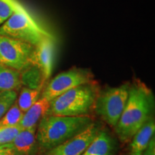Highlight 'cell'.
I'll use <instances>...</instances> for the list:
<instances>
[{
    "label": "cell",
    "instance_id": "cell-1",
    "mask_svg": "<svg viewBox=\"0 0 155 155\" xmlns=\"http://www.w3.org/2000/svg\"><path fill=\"white\" fill-rule=\"evenodd\" d=\"M154 107L152 91L141 81H134L129 87L124 109L115 127L120 141H130L136 132L152 117Z\"/></svg>",
    "mask_w": 155,
    "mask_h": 155
},
{
    "label": "cell",
    "instance_id": "cell-2",
    "mask_svg": "<svg viewBox=\"0 0 155 155\" xmlns=\"http://www.w3.org/2000/svg\"><path fill=\"white\" fill-rule=\"evenodd\" d=\"M93 119L88 116H63L45 114L40 120L36 141L42 150L48 151L84 130Z\"/></svg>",
    "mask_w": 155,
    "mask_h": 155
},
{
    "label": "cell",
    "instance_id": "cell-3",
    "mask_svg": "<svg viewBox=\"0 0 155 155\" xmlns=\"http://www.w3.org/2000/svg\"><path fill=\"white\" fill-rule=\"evenodd\" d=\"M99 93L94 81L81 85L50 101L48 115L63 116H86L94 106Z\"/></svg>",
    "mask_w": 155,
    "mask_h": 155
},
{
    "label": "cell",
    "instance_id": "cell-4",
    "mask_svg": "<svg viewBox=\"0 0 155 155\" xmlns=\"http://www.w3.org/2000/svg\"><path fill=\"white\" fill-rule=\"evenodd\" d=\"M0 35L37 45L51 35L40 28L24 7L17 9L0 27Z\"/></svg>",
    "mask_w": 155,
    "mask_h": 155
},
{
    "label": "cell",
    "instance_id": "cell-5",
    "mask_svg": "<svg viewBox=\"0 0 155 155\" xmlns=\"http://www.w3.org/2000/svg\"><path fill=\"white\" fill-rule=\"evenodd\" d=\"M130 83H124L117 87H107L99 91L94 107L96 113L108 125L117 124L124 109L129 96Z\"/></svg>",
    "mask_w": 155,
    "mask_h": 155
},
{
    "label": "cell",
    "instance_id": "cell-6",
    "mask_svg": "<svg viewBox=\"0 0 155 155\" xmlns=\"http://www.w3.org/2000/svg\"><path fill=\"white\" fill-rule=\"evenodd\" d=\"M94 81V75L88 68L73 67L53 78L43 88L41 97L48 101L81 85Z\"/></svg>",
    "mask_w": 155,
    "mask_h": 155
},
{
    "label": "cell",
    "instance_id": "cell-7",
    "mask_svg": "<svg viewBox=\"0 0 155 155\" xmlns=\"http://www.w3.org/2000/svg\"><path fill=\"white\" fill-rule=\"evenodd\" d=\"M35 46L0 35V64L20 72L31 64Z\"/></svg>",
    "mask_w": 155,
    "mask_h": 155
},
{
    "label": "cell",
    "instance_id": "cell-8",
    "mask_svg": "<svg viewBox=\"0 0 155 155\" xmlns=\"http://www.w3.org/2000/svg\"><path fill=\"white\" fill-rule=\"evenodd\" d=\"M99 131V126L93 122L84 130L47 151L45 155H81L91 144Z\"/></svg>",
    "mask_w": 155,
    "mask_h": 155
},
{
    "label": "cell",
    "instance_id": "cell-9",
    "mask_svg": "<svg viewBox=\"0 0 155 155\" xmlns=\"http://www.w3.org/2000/svg\"><path fill=\"white\" fill-rule=\"evenodd\" d=\"M55 55V43L52 35L45 37L35 45L31 63L36 65L41 70L47 81L52 74Z\"/></svg>",
    "mask_w": 155,
    "mask_h": 155
},
{
    "label": "cell",
    "instance_id": "cell-10",
    "mask_svg": "<svg viewBox=\"0 0 155 155\" xmlns=\"http://www.w3.org/2000/svg\"><path fill=\"white\" fill-rule=\"evenodd\" d=\"M155 131V121L152 117L141 127L131 139L129 145L130 155H140L148 146L149 143L154 137Z\"/></svg>",
    "mask_w": 155,
    "mask_h": 155
},
{
    "label": "cell",
    "instance_id": "cell-11",
    "mask_svg": "<svg viewBox=\"0 0 155 155\" xmlns=\"http://www.w3.org/2000/svg\"><path fill=\"white\" fill-rule=\"evenodd\" d=\"M50 106V101L40 96L33 105L25 112L19 126H20L23 129L37 127L38 122L47 114Z\"/></svg>",
    "mask_w": 155,
    "mask_h": 155
},
{
    "label": "cell",
    "instance_id": "cell-12",
    "mask_svg": "<svg viewBox=\"0 0 155 155\" xmlns=\"http://www.w3.org/2000/svg\"><path fill=\"white\" fill-rule=\"evenodd\" d=\"M37 127L22 129L12 141L15 155H30L35 150Z\"/></svg>",
    "mask_w": 155,
    "mask_h": 155
},
{
    "label": "cell",
    "instance_id": "cell-13",
    "mask_svg": "<svg viewBox=\"0 0 155 155\" xmlns=\"http://www.w3.org/2000/svg\"><path fill=\"white\" fill-rule=\"evenodd\" d=\"M115 150L114 139L106 131H99L91 144L81 155H113Z\"/></svg>",
    "mask_w": 155,
    "mask_h": 155
},
{
    "label": "cell",
    "instance_id": "cell-14",
    "mask_svg": "<svg viewBox=\"0 0 155 155\" xmlns=\"http://www.w3.org/2000/svg\"><path fill=\"white\" fill-rule=\"evenodd\" d=\"M22 86L30 88H42L45 84V79L41 70L34 64H30L20 72Z\"/></svg>",
    "mask_w": 155,
    "mask_h": 155
},
{
    "label": "cell",
    "instance_id": "cell-15",
    "mask_svg": "<svg viewBox=\"0 0 155 155\" xmlns=\"http://www.w3.org/2000/svg\"><path fill=\"white\" fill-rule=\"evenodd\" d=\"M21 87L19 71L0 64V91H17Z\"/></svg>",
    "mask_w": 155,
    "mask_h": 155
},
{
    "label": "cell",
    "instance_id": "cell-16",
    "mask_svg": "<svg viewBox=\"0 0 155 155\" xmlns=\"http://www.w3.org/2000/svg\"><path fill=\"white\" fill-rule=\"evenodd\" d=\"M44 87L39 88H30L22 87L19 97L16 101L17 106L23 113L26 112L40 98Z\"/></svg>",
    "mask_w": 155,
    "mask_h": 155
},
{
    "label": "cell",
    "instance_id": "cell-17",
    "mask_svg": "<svg viewBox=\"0 0 155 155\" xmlns=\"http://www.w3.org/2000/svg\"><path fill=\"white\" fill-rule=\"evenodd\" d=\"M23 115H24V113L19 109L15 101L14 104L9 108L8 111L0 119V129L19 125Z\"/></svg>",
    "mask_w": 155,
    "mask_h": 155
},
{
    "label": "cell",
    "instance_id": "cell-18",
    "mask_svg": "<svg viewBox=\"0 0 155 155\" xmlns=\"http://www.w3.org/2000/svg\"><path fill=\"white\" fill-rule=\"evenodd\" d=\"M17 93L15 91H0V119L17 100Z\"/></svg>",
    "mask_w": 155,
    "mask_h": 155
},
{
    "label": "cell",
    "instance_id": "cell-19",
    "mask_svg": "<svg viewBox=\"0 0 155 155\" xmlns=\"http://www.w3.org/2000/svg\"><path fill=\"white\" fill-rule=\"evenodd\" d=\"M22 129V128L19 125L0 129V145L12 142Z\"/></svg>",
    "mask_w": 155,
    "mask_h": 155
},
{
    "label": "cell",
    "instance_id": "cell-20",
    "mask_svg": "<svg viewBox=\"0 0 155 155\" xmlns=\"http://www.w3.org/2000/svg\"><path fill=\"white\" fill-rule=\"evenodd\" d=\"M17 9H18L15 8L13 6L9 5L8 3L5 2L3 0H0V27L9 18V17Z\"/></svg>",
    "mask_w": 155,
    "mask_h": 155
},
{
    "label": "cell",
    "instance_id": "cell-21",
    "mask_svg": "<svg viewBox=\"0 0 155 155\" xmlns=\"http://www.w3.org/2000/svg\"><path fill=\"white\" fill-rule=\"evenodd\" d=\"M0 155H15L11 143L0 145Z\"/></svg>",
    "mask_w": 155,
    "mask_h": 155
},
{
    "label": "cell",
    "instance_id": "cell-22",
    "mask_svg": "<svg viewBox=\"0 0 155 155\" xmlns=\"http://www.w3.org/2000/svg\"><path fill=\"white\" fill-rule=\"evenodd\" d=\"M140 155H155V143L154 137H152L151 141L149 143L148 146L145 149V150Z\"/></svg>",
    "mask_w": 155,
    "mask_h": 155
},
{
    "label": "cell",
    "instance_id": "cell-23",
    "mask_svg": "<svg viewBox=\"0 0 155 155\" xmlns=\"http://www.w3.org/2000/svg\"><path fill=\"white\" fill-rule=\"evenodd\" d=\"M3 1H5V2L8 3L9 5L13 6V7L17 9H19L21 8V7H22V6L21 5V4L18 2L17 0H3Z\"/></svg>",
    "mask_w": 155,
    "mask_h": 155
}]
</instances>
